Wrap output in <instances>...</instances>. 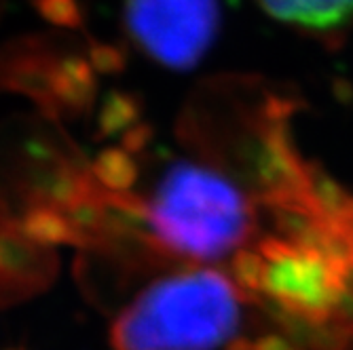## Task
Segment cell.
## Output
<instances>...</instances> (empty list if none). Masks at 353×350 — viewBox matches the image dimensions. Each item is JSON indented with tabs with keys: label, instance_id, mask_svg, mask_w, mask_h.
I'll list each match as a JSON object with an SVG mask.
<instances>
[{
	"label": "cell",
	"instance_id": "cell-5",
	"mask_svg": "<svg viewBox=\"0 0 353 350\" xmlns=\"http://www.w3.org/2000/svg\"><path fill=\"white\" fill-rule=\"evenodd\" d=\"M254 350H292V346H290V342H288L285 338L271 333V336H263V338L256 340L254 342Z\"/></svg>",
	"mask_w": 353,
	"mask_h": 350
},
{
	"label": "cell",
	"instance_id": "cell-3",
	"mask_svg": "<svg viewBox=\"0 0 353 350\" xmlns=\"http://www.w3.org/2000/svg\"><path fill=\"white\" fill-rule=\"evenodd\" d=\"M123 21L136 47L170 70H190L216 39L218 0H125Z\"/></svg>",
	"mask_w": 353,
	"mask_h": 350
},
{
	"label": "cell",
	"instance_id": "cell-4",
	"mask_svg": "<svg viewBox=\"0 0 353 350\" xmlns=\"http://www.w3.org/2000/svg\"><path fill=\"white\" fill-rule=\"evenodd\" d=\"M271 17L330 34L353 21V0H256Z\"/></svg>",
	"mask_w": 353,
	"mask_h": 350
},
{
	"label": "cell",
	"instance_id": "cell-2",
	"mask_svg": "<svg viewBox=\"0 0 353 350\" xmlns=\"http://www.w3.org/2000/svg\"><path fill=\"white\" fill-rule=\"evenodd\" d=\"M245 298L231 274L190 266L152 281L110 327L112 350H216L235 340Z\"/></svg>",
	"mask_w": 353,
	"mask_h": 350
},
{
	"label": "cell",
	"instance_id": "cell-1",
	"mask_svg": "<svg viewBox=\"0 0 353 350\" xmlns=\"http://www.w3.org/2000/svg\"><path fill=\"white\" fill-rule=\"evenodd\" d=\"M125 209L152 249L192 266L233 262L265 237L261 195L218 156L172 161Z\"/></svg>",
	"mask_w": 353,
	"mask_h": 350
},
{
	"label": "cell",
	"instance_id": "cell-6",
	"mask_svg": "<svg viewBox=\"0 0 353 350\" xmlns=\"http://www.w3.org/2000/svg\"><path fill=\"white\" fill-rule=\"evenodd\" d=\"M227 350H254V344L245 338H235L227 344Z\"/></svg>",
	"mask_w": 353,
	"mask_h": 350
}]
</instances>
